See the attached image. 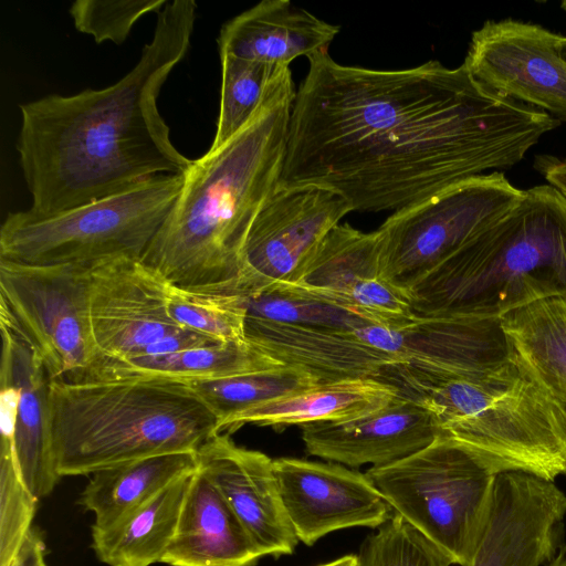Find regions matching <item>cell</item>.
Returning a JSON list of instances; mask_svg holds the SVG:
<instances>
[{"label":"cell","mask_w":566,"mask_h":566,"mask_svg":"<svg viewBox=\"0 0 566 566\" xmlns=\"http://www.w3.org/2000/svg\"><path fill=\"white\" fill-rule=\"evenodd\" d=\"M245 340L284 366L303 369L319 382L354 378L378 379L398 361L357 337L333 331L245 318Z\"/></svg>","instance_id":"ffe728a7"},{"label":"cell","mask_w":566,"mask_h":566,"mask_svg":"<svg viewBox=\"0 0 566 566\" xmlns=\"http://www.w3.org/2000/svg\"><path fill=\"white\" fill-rule=\"evenodd\" d=\"M340 31L290 0H263L226 22L218 38L220 56L230 55L272 66H290L328 52Z\"/></svg>","instance_id":"44dd1931"},{"label":"cell","mask_w":566,"mask_h":566,"mask_svg":"<svg viewBox=\"0 0 566 566\" xmlns=\"http://www.w3.org/2000/svg\"><path fill=\"white\" fill-rule=\"evenodd\" d=\"M182 175H158L123 192L49 216L8 213L0 229V260L25 265L96 263L140 258L168 216Z\"/></svg>","instance_id":"52a82bcc"},{"label":"cell","mask_w":566,"mask_h":566,"mask_svg":"<svg viewBox=\"0 0 566 566\" xmlns=\"http://www.w3.org/2000/svg\"><path fill=\"white\" fill-rule=\"evenodd\" d=\"M295 94L283 66L252 119L182 174L174 206L140 256L168 283H239L249 231L281 182Z\"/></svg>","instance_id":"3957f363"},{"label":"cell","mask_w":566,"mask_h":566,"mask_svg":"<svg viewBox=\"0 0 566 566\" xmlns=\"http://www.w3.org/2000/svg\"><path fill=\"white\" fill-rule=\"evenodd\" d=\"M169 283L140 258L91 268L90 318L98 356L130 357L184 328L168 314Z\"/></svg>","instance_id":"9a60e30c"},{"label":"cell","mask_w":566,"mask_h":566,"mask_svg":"<svg viewBox=\"0 0 566 566\" xmlns=\"http://www.w3.org/2000/svg\"><path fill=\"white\" fill-rule=\"evenodd\" d=\"M560 34L511 18L475 30L462 63L485 87L566 122V62Z\"/></svg>","instance_id":"4fadbf2b"},{"label":"cell","mask_w":566,"mask_h":566,"mask_svg":"<svg viewBox=\"0 0 566 566\" xmlns=\"http://www.w3.org/2000/svg\"><path fill=\"white\" fill-rule=\"evenodd\" d=\"M318 566H357V555L349 554Z\"/></svg>","instance_id":"74e56055"},{"label":"cell","mask_w":566,"mask_h":566,"mask_svg":"<svg viewBox=\"0 0 566 566\" xmlns=\"http://www.w3.org/2000/svg\"><path fill=\"white\" fill-rule=\"evenodd\" d=\"M352 332L398 359L377 380L412 400L442 381L513 357L500 318L416 316L400 327L365 325Z\"/></svg>","instance_id":"8fae6325"},{"label":"cell","mask_w":566,"mask_h":566,"mask_svg":"<svg viewBox=\"0 0 566 566\" xmlns=\"http://www.w3.org/2000/svg\"><path fill=\"white\" fill-rule=\"evenodd\" d=\"M196 470V452L167 453L130 461L91 474L80 503L93 513L92 530H102Z\"/></svg>","instance_id":"484cf974"},{"label":"cell","mask_w":566,"mask_h":566,"mask_svg":"<svg viewBox=\"0 0 566 566\" xmlns=\"http://www.w3.org/2000/svg\"><path fill=\"white\" fill-rule=\"evenodd\" d=\"M564 475H566V472H565V474H564Z\"/></svg>","instance_id":"b9f144b4"},{"label":"cell","mask_w":566,"mask_h":566,"mask_svg":"<svg viewBox=\"0 0 566 566\" xmlns=\"http://www.w3.org/2000/svg\"><path fill=\"white\" fill-rule=\"evenodd\" d=\"M247 301L238 282L197 287L169 283L167 308L180 328L218 343L247 342Z\"/></svg>","instance_id":"f1b7e54d"},{"label":"cell","mask_w":566,"mask_h":566,"mask_svg":"<svg viewBox=\"0 0 566 566\" xmlns=\"http://www.w3.org/2000/svg\"><path fill=\"white\" fill-rule=\"evenodd\" d=\"M545 566H566V544L564 543L558 549L555 557Z\"/></svg>","instance_id":"f35d334b"},{"label":"cell","mask_w":566,"mask_h":566,"mask_svg":"<svg viewBox=\"0 0 566 566\" xmlns=\"http://www.w3.org/2000/svg\"><path fill=\"white\" fill-rule=\"evenodd\" d=\"M262 557L214 486L196 470L175 535L161 559L169 566H254Z\"/></svg>","instance_id":"7402d4cb"},{"label":"cell","mask_w":566,"mask_h":566,"mask_svg":"<svg viewBox=\"0 0 566 566\" xmlns=\"http://www.w3.org/2000/svg\"><path fill=\"white\" fill-rule=\"evenodd\" d=\"M380 262L378 230L363 232L339 223L322 241L298 281L290 285L325 301L360 281L380 276Z\"/></svg>","instance_id":"83f0119b"},{"label":"cell","mask_w":566,"mask_h":566,"mask_svg":"<svg viewBox=\"0 0 566 566\" xmlns=\"http://www.w3.org/2000/svg\"><path fill=\"white\" fill-rule=\"evenodd\" d=\"M45 545L41 534L31 528L10 566H46Z\"/></svg>","instance_id":"d590c367"},{"label":"cell","mask_w":566,"mask_h":566,"mask_svg":"<svg viewBox=\"0 0 566 566\" xmlns=\"http://www.w3.org/2000/svg\"><path fill=\"white\" fill-rule=\"evenodd\" d=\"M91 268L0 260V322L33 348L52 380L77 381L98 356L90 318Z\"/></svg>","instance_id":"30bf717a"},{"label":"cell","mask_w":566,"mask_h":566,"mask_svg":"<svg viewBox=\"0 0 566 566\" xmlns=\"http://www.w3.org/2000/svg\"><path fill=\"white\" fill-rule=\"evenodd\" d=\"M534 167L544 176L549 185L566 197V160L554 156L536 157Z\"/></svg>","instance_id":"8d00e7d4"},{"label":"cell","mask_w":566,"mask_h":566,"mask_svg":"<svg viewBox=\"0 0 566 566\" xmlns=\"http://www.w3.org/2000/svg\"><path fill=\"white\" fill-rule=\"evenodd\" d=\"M418 317L501 318L527 304L566 297V197L552 185L523 200L418 280Z\"/></svg>","instance_id":"277c9868"},{"label":"cell","mask_w":566,"mask_h":566,"mask_svg":"<svg viewBox=\"0 0 566 566\" xmlns=\"http://www.w3.org/2000/svg\"><path fill=\"white\" fill-rule=\"evenodd\" d=\"M513 356L566 407V297H547L500 318Z\"/></svg>","instance_id":"4316f807"},{"label":"cell","mask_w":566,"mask_h":566,"mask_svg":"<svg viewBox=\"0 0 566 566\" xmlns=\"http://www.w3.org/2000/svg\"><path fill=\"white\" fill-rule=\"evenodd\" d=\"M398 395L397 388L374 378L318 382L239 413L221 432L230 434L244 424L279 430L292 424L349 420L385 407Z\"/></svg>","instance_id":"cb8c5ba5"},{"label":"cell","mask_w":566,"mask_h":566,"mask_svg":"<svg viewBox=\"0 0 566 566\" xmlns=\"http://www.w3.org/2000/svg\"><path fill=\"white\" fill-rule=\"evenodd\" d=\"M312 374L295 367L277 368L234 377L189 384L214 413L218 431L239 413L270 400L317 385Z\"/></svg>","instance_id":"f546056e"},{"label":"cell","mask_w":566,"mask_h":566,"mask_svg":"<svg viewBox=\"0 0 566 566\" xmlns=\"http://www.w3.org/2000/svg\"><path fill=\"white\" fill-rule=\"evenodd\" d=\"M196 10L193 0L167 2L137 64L113 85L20 105L17 151L31 211L54 214L188 169L157 98L188 51Z\"/></svg>","instance_id":"7a4b0ae2"},{"label":"cell","mask_w":566,"mask_h":566,"mask_svg":"<svg viewBox=\"0 0 566 566\" xmlns=\"http://www.w3.org/2000/svg\"><path fill=\"white\" fill-rule=\"evenodd\" d=\"M35 499L23 483L11 449L0 444V566H10L36 511Z\"/></svg>","instance_id":"836d02e7"},{"label":"cell","mask_w":566,"mask_h":566,"mask_svg":"<svg viewBox=\"0 0 566 566\" xmlns=\"http://www.w3.org/2000/svg\"><path fill=\"white\" fill-rule=\"evenodd\" d=\"M247 317L312 328L353 331L370 325L358 315L282 284L248 295Z\"/></svg>","instance_id":"1f68e13d"},{"label":"cell","mask_w":566,"mask_h":566,"mask_svg":"<svg viewBox=\"0 0 566 566\" xmlns=\"http://www.w3.org/2000/svg\"><path fill=\"white\" fill-rule=\"evenodd\" d=\"M557 51L560 57L566 62V36L559 35L557 41Z\"/></svg>","instance_id":"ab89813d"},{"label":"cell","mask_w":566,"mask_h":566,"mask_svg":"<svg viewBox=\"0 0 566 566\" xmlns=\"http://www.w3.org/2000/svg\"><path fill=\"white\" fill-rule=\"evenodd\" d=\"M566 160V159H565Z\"/></svg>","instance_id":"7bdbcfd3"},{"label":"cell","mask_w":566,"mask_h":566,"mask_svg":"<svg viewBox=\"0 0 566 566\" xmlns=\"http://www.w3.org/2000/svg\"><path fill=\"white\" fill-rule=\"evenodd\" d=\"M560 8L566 12V0L560 3Z\"/></svg>","instance_id":"60d3db41"},{"label":"cell","mask_w":566,"mask_h":566,"mask_svg":"<svg viewBox=\"0 0 566 566\" xmlns=\"http://www.w3.org/2000/svg\"><path fill=\"white\" fill-rule=\"evenodd\" d=\"M166 3V0H76L70 14L75 29L91 35L96 43L122 44L143 15L158 13Z\"/></svg>","instance_id":"e575fe53"},{"label":"cell","mask_w":566,"mask_h":566,"mask_svg":"<svg viewBox=\"0 0 566 566\" xmlns=\"http://www.w3.org/2000/svg\"><path fill=\"white\" fill-rule=\"evenodd\" d=\"M284 366L248 342L213 343L178 352L130 357L97 356L77 381L192 384Z\"/></svg>","instance_id":"603a6c76"},{"label":"cell","mask_w":566,"mask_h":566,"mask_svg":"<svg viewBox=\"0 0 566 566\" xmlns=\"http://www.w3.org/2000/svg\"><path fill=\"white\" fill-rule=\"evenodd\" d=\"M352 211L350 203L329 188L279 186L249 231L240 287L252 295L295 284L325 237Z\"/></svg>","instance_id":"7c38bea8"},{"label":"cell","mask_w":566,"mask_h":566,"mask_svg":"<svg viewBox=\"0 0 566 566\" xmlns=\"http://www.w3.org/2000/svg\"><path fill=\"white\" fill-rule=\"evenodd\" d=\"M525 197L501 171L463 180L417 205L398 210L377 229L380 276L408 290Z\"/></svg>","instance_id":"9c48e42d"},{"label":"cell","mask_w":566,"mask_h":566,"mask_svg":"<svg viewBox=\"0 0 566 566\" xmlns=\"http://www.w3.org/2000/svg\"><path fill=\"white\" fill-rule=\"evenodd\" d=\"M49 424L59 478L197 452L219 433L214 413L189 384L158 380H51Z\"/></svg>","instance_id":"5b68a950"},{"label":"cell","mask_w":566,"mask_h":566,"mask_svg":"<svg viewBox=\"0 0 566 566\" xmlns=\"http://www.w3.org/2000/svg\"><path fill=\"white\" fill-rule=\"evenodd\" d=\"M376 489L455 565L471 563L490 512L496 473L455 440L439 434L394 463L366 471Z\"/></svg>","instance_id":"ba28073f"},{"label":"cell","mask_w":566,"mask_h":566,"mask_svg":"<svg viewBox=\"0 0 566 566\" xmlns=\"http://www.w3.org/2000/svg\"><path fill=\"white\" fill-rule=\"evenodd\" d=\"M197 470L233 511L263 556L290 555L298 539L285 513L273 460L237 446L229 433L211 437L196 452Z\"/></svg>","instance_id":"ac0fdd59"},{"label":"cell","mask_w":566,"mask_h":566,"mask_svg":"<svg viewBox=\"0 0 566 566\" xmlns=\"http://www.w3.org/2000/svg\"><path fill=\"white\" fill-rule=\"evenodd\" d=\"M439 433L431 412L401 395L361 417L302 426L310 455L349 468L394 463L427 447Z\"/></svg>","instance_id":"d6986e66"},{"label":"cell","mask_w":566,"mask_h":566,"mask_svg":"<svg viewBox=\"0 0 566 566\" xmlns=\"http://www.w3.org/2000/svg\"><path fill=\"white\" fill-rule=\"evenodd\" d=\"M281 500L298 542L344 528H378L394 511L366 473L336 462L273 460Z\"/></svg>","instance_id":"2e32d148"},{"label":"cell","mask_w":566,"mask_h":566,"mask_svg":"<svg viewBox=\"0 0 566 566\" xmlns=\"http://www.w3.org/2000/svg\"><path fill=\"white\" fill-rule=\"evenodd\" d=\"M220 107L216 135L209 149L226 144L252 119L272 78L283 67L230 55L220 56Z\"/></svg>","instance_id":"4dcf8cb0"},{"label":"cell","mask_w":566,"mask_h":566,"mask_svg":"<svg viewBox=\"0 0 566 566\" xmlns=\"http://www.w3.org/2000/svg\"><path fill=\"white\" fill-rule=\"evenodd\" d=\"M191 475L176 480L108 527L92 530L97 559L108 566L161 563L175 535Z\"/></svg>","instance_id":"d4e9b609"},{"label":"cell","mask_w":566,"mask_h":566,"mask_svg":"<svg viewBox=\"0 0 566 566\" xmlns=\"http://www.w3.org/2000/svg\"><path fill=\"white\" fill-rule=\"evenodd\" d=\"M1 443L8 446L23 483L38 500L56 485L49 424L51 378L33 348L0 322Z\"/></svg>","instance_id":"e0dca14e"},{"label":"cell","mask_w":566,"mask_h":566,"mask_svg":"<svg viewBox=\"0 0 566 566\" xmlns=\"http://www.w3.org/2000/svg\"><path fill=\"white\" fill-rule=\"evenodd\" d=\"M566 495L523 471L496 475L490 512L469 566H542L564 544Z\"/></svg>","instance_id":"5bb4252c"},{"label":"cell","mask_w":566,"mask_h":566,"mask_svg":"<svg viewBox=\"0 0 566 566\" xmlns=\"http://www.w3.org/2000/svg\"><path fill=\"white\" fill-rule=\"evenodd\" d=\"M357 566H451L452 560L397 514L360 544Z\"/></svg>","instance_id":"d6a6232c"},{"label":"cell","mask_w":566,"mask_h":566,"mask_svg":"<svg viewBox=\"0 0 566 566\" xmlns=\"http://www.w3.org/2000/svg\"><path fill=\"white\" fill-rule=\"evenodd\" d=\"M444 434L496 474L523 471L548 481L566 472V407L513 356L450 378L418 400Z\"/></svg>","instance_id":"8992f818"},{"label":"cell","mask_w":566,"mask_h":566,"mask_svg":"<svg viewBox=\"0 0 566 566\" xmlns=\"http://www.w3.org/2000/svg\"><path fill=\"white\" fill-rule=\"evenodd\" d=\"M310 67L293 103L281 187L316 185L394 212L509 169L560 122L436 60L403 70Z\"/></svg>","instance_id":"6da1fadb"}]
</instances>
